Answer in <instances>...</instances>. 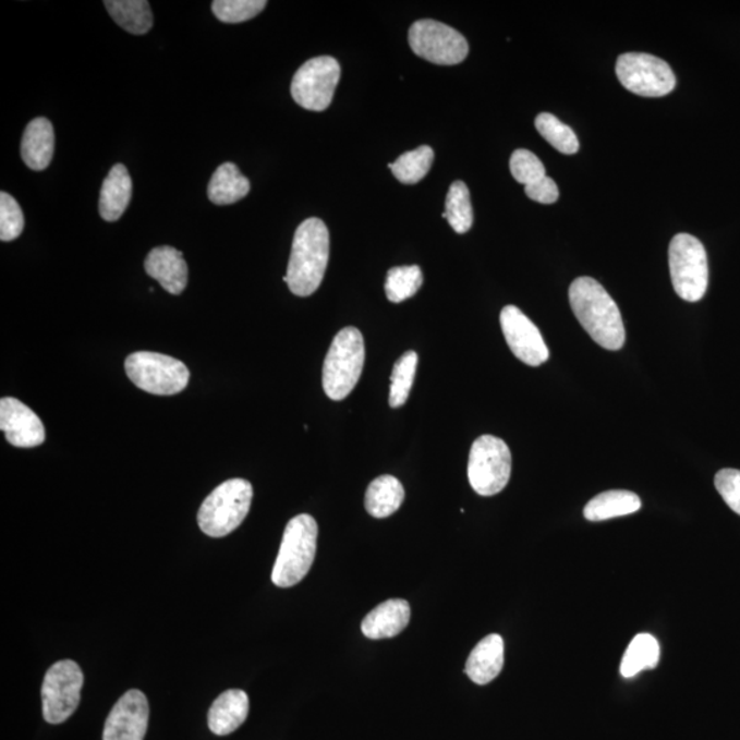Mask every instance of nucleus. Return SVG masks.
Masks as SVG:
<instances>
[{
    "label": "nucleus",
    "instance_id": "f257e3e1",
    "mask_svg": "<svg viewBox=\"0 0 740 740\" xmlns=\"http://www.w3.org/2000/svg\"><path fill=\"white\" fill-rule=\"evenodd\" d=\"M569 302L585 332L606 350H620L626 328L619 306L598 281L579 277L569 287Z\"/></svg>",
    "mask_w": 740,
    "mask_h": 740
},
{
    "label": "nucleus",
    "instance_id": "f03ea898",
    "mask_svg": "<svg viewBox=\"0 0 740 740\" xmlns=\"http://www.w3.org/2000/svg\"><path fill=\"white\" fill-rule=\"evenodd\" d=\"M329 259V232L319 218L298 227L284 281L292 294L311 296L322 286Z\"/></svg>",
    "mask_w": 740,
    "mask_h": 740
},
{
    "label": "nucleus",
    "instance_id": "7ed1b4c3",
    "mask_svg": "<svg viewBox=\"0 0 740 740\" xmlns=\"http://www.w3.org/2000/svg\"><path fill=\"white\" fill-rule=\"evenodd\" d=\"M318 525L308 514L289 521L277 554L271 582L277 587L289 589L306 578L316 558Z\"/></svg>",
    "mask_w": 740,
    "mask_h": 740
},
{
    "label": "nucleus",
    "instance_id": "20e7f679",
    "mask_svg": "<svg viewBox=\"0 0 740 740\" xmlns=\"http://www.w3.org/2000/svg\"><path fill=\"white\" fill-rule=\"evenodd\" d=\"M253 495L252 483L244 478H231L220 484L201 506V531L211 537L232 534L247 518Z\"/></svg>",
    "mask_w": 740,
    "mask_h": 740
},
{
    "label": "nucleus",
    "instance_id": "39448f33",
    "mask_svg": "<svg viewBox=\"0 0 740 740\" xmlns=\"http://www.w3.org/2000/svg\"><path fill=\"white\" fill-rule=\"evenodd\" d=\"M365 364L364 337L354 327L333 338L323 369V387L332 401H343L359 383Z\"/></svg>",
    "mask_w": 740,
    "mask_h": 740
},
{
    "label": "nucleus",
    "instance_id": "423d86ee",
    "mask_svg": "<svg viewBox=\"0 0 740 740\" xmlns=\"http://www.w3.org/2000/svg\"><path fill=\"white\" fill-rule=\"evenodd\" d=\"M669 269L676 294L687 302H699L709 284L707 254L699 239L679 233L669 246Z\"/></svg>",
    "mask_w": 740,
    "mask_h": 740
},
{
    "label": "nucleus",
    "instance_id": "0eeeda50",
    "mask_svg": "<svg viewBox=\"0 0 740 740\" xmlns=\"http://www.w3.org/2000/svg\"><path fill=\"white\" fill-rule=\"evenodd\" d=\"M125 372L133 385L154 396H175L190 383V371L183 362L151 351L128 356Z\"/></svg>",
    "mask_w": 740,
    "mask_h": 740
},
{
    "label": "nucleus",
    "instance_id": "6e6552de",
    "mask_svg": "<svg viewBox=\"0 0 740 740\" xmlns=\"http://www.w3.org/2000/svg\"><path fill=\"white\" fill-rule=\"evenodd\" d=\"M512 475V452L502 439L483 435L472 445L468 478L482 497H493L508 486Z\"/></svg>",
    "mask_w": 740,
    "mask_h": 740
},
{
    "label": "nucleus",
    "instance_id": "1a4fd4ad",
    "mask_svg": "<svg viewBox=\"0 0 740 740\" xmlns=\"http://www.w3.org/2000/svg\"><path fill=\"white\" fill-rule=\"evenodd\" d=\"M84 675L82 668L72 659L52 665L47 670L41 686L43 717L50 724H62L76 712Z\"/></svg>",
    "mask_w": 740,
    "mask_h": 740
},
{
    "label": "nucleus",
    "instance_id": "9d476101",
    "mask_svg": "<svg viewBox=\"0 0 740 740\" xmlns=\"http://www.w3.org/2000/svg\"><path fill=\"white\" fill-rule=\"evenodd\" d=\"M616 73L622 87L639 97H665L676 87L675 73L668 63L644 52H627L620 56Z\"/></svg>",
    "mask_w": 740,
    "mask_h": 740
},
{
    "label": "nucleus",
    "instance_id": "9b49d317",
    "mask_svg": "<svg viewBox=\"0 0 740 740\" xmlns=\"http://www.w3.org/2000/svg\"><path fill=\"white\" fill-rule=\"evenodd\" d=\"M409 45L415 56L436 65H457L470 54L464 36L434 20H420L409 31Z\"/></svg>",
    "mask_w": 740,
    "mask_h": 740
},
{
    "label": "nucleus",
    "instance_id": "f8f14e48",
    "mask_svg": "<svg viewBox=\"0 0 740 740\" xmlns=\"http://www.w3.org/2000/svg\"><path fill=\"white\" fill-rule=\"evenodd\" d=\"M340 80V65L332 57H317L298 69L291 83V95L301 108L324 111L333 99Z\"/></svg>",
    "mask_w": 740,
    "mask_h": 740
},
{
    "label": "nucleus",
    "instance_id": "ddd939ff",
    "mask_svg": "<svg viewBox=\"0 0 740 740\" xmlns=\"http://www.w3.org/2000/svg\"><path fill=\"white\" fill-rule=\"evenodd\" d=\"M500 327L510 350L524 364L541 366L550 356L539 329L519 307H504L500 312Z\"/></svg>",
    "mask_w": 740,
    "mask_h": 740
},
{
    "label": "nucleus",
    "instance_id": "4468645a",
    "mask_svg": "<svg viewBox=\"0 0 740 740\" xmlns=\"http://www.w3.org/2000/svg\"><path fill=\"white\" fill-rule=\"evenodd\" d=\"M150 706L146 695L138 690H130L106 718L104 740H145Z\"/></svg>",
    "mask_w": 740,
    "mask_h": 740
},
{
    "label": "nucleus",
    "instance_id": "2eb2a0df",
    "mask_svg": "<svg viewBox=\"0 0 740 740\" xmlns=\"http://www.w3.org/2000/svg\"><path fill=\"white\" fill-rule=\"evenodd\" d=\"M0 429L10 445L32 449L45 444L46 429L34 410L15 398L0 401Z\"/></svg>",
    "mask_w": 740,
    "mask_h": 740
},
{
    "label": "nucleus",
    "instance_id": "dca6fc26",
    "mask_svg": "<svg viewBox=\"0 0 740 740\" xmlns=\"http://www.w3.org/2000/svg\"><path fill=\"white\" fill-rule=\"evenodd\" d=\"M146 274L172 295H180L189 283V265L174 247L153 248L145 263Z\"/></svg>",
    "mask_w": 740,
    "mask_h": 740
},
{
    "label": "nucleus",
    "instance_id": "f3484780",
    "mask_svg": "<svg viewBox=\"0 0 740 740\" xmlns=\"http://www.w3.org/2000/svg\"><path fill=\"white\" fill-rule=\"evenodd\" d=\"M56 135L54 128L49 120H32L25 128L23 141H21V157L26 167L36 172L50 167L54 156Z\"/></svg>",
    "mask_w": 740,
    "mask_h": 740
},
{
    "label": "nucleus",
    "instance_id": "a211bd4d",
    "mask_svg": "<svg viewBox=\"0 0 740 740\" xmlns=\"http://www.w3.org/2000/svg\"><path fill=\"white\" fill-rule=\"evenodd\" d=\"M505 664V643L498 633L482 639L468 657L465 674L473 683L488 684L497 678Z\"/></svg>",
    "mask_w": 740,
    "mask_h": 740
},
{
    "label": "nucleus",
    "instance_id": "6ab92c4d",
    "mask_svg": "<svg viewBox=\"0 0 740 740\" xmlns=\"http://www.w3.org/2000/svg\"><path fill=\"white\" fill-rule=\"evenodd\" d=\"M250 711L248 695L243 690L222 692L207 715L210 731L218 737L235 732L247 720Z\"/></svg>",
    "mask_w": 740,
    "mask_h": 740
},
{
    "label": "nucleus",
    "instance_id": "aec40b11",
    "mask_svg": "<svg viewBox=\"0 0 740 740\" xmlns=\"http://www.w3.org/2000/svg\"><path fill=\"white\" fill-rule=\"evenodd\" d=\"M410 621V605L404 599H388L369 611L362 621L361 631L366 638L388 639L399 635Z\"/></svg>",
    "mask_w": 740,
    "mask_h": 740
},
{
    "label": "nucleus",
    "instance_id": "412c9836",
    "mask_svg": "<svg viewBox=\"0 0 740 740\" xmlns=\"http://www.w3.org/2000/svg\"><path fill=\"white\" fill-rule=\"evenodd\" d=\"M132 198V179L122 163L111 168L100 190L99 213L105 221L114 222L124 215Z\"/></svg>",
    "mask_w": 740,
    "mask_h": 740
},
{
    "label": "nucleus",
    "instance_id": "4be33fe9",
    "mask_svg": "<svg viewBox=\"0 0 740 740\" xmlns=\"http://www.w3.org/2000/svg\"><path fill=\"white\" fill-rule=\"evenodd\" d=\"M642 508L641 498L626 489H611L596 495L584 508V518L589 521H605L636 513Z\"/></svg>",
    "mask_w": 740,
    "mask_h": 740
},
{
    "label": "nucleus",
    "instance_id": "5701e85b",
    "mask_svg": "<svg viewBox=\"0 0 740 740\" xmlns=\"http://www.w3.org/2000/svg\"><path fill=\"white\" fill-rule=\"evenodd\" d=\"M250 181L241 173L235 163L226 162L211 175L207 196L218 206L232 205L246 198Z\"/></svg>",
    "mask_w": 740,
    "mask_h": 740
},
{
    "label": "nucleus",
    "instance_id": "b1692460",
    "mask_svg": "<svg viewBox=\"0 0 740 740\" xmlns=\"http://www.w3.org/2000/svg\"><path fill=\"white\" fill-rule=\"evenodd\" d=\"M404 488L397 477L385 475L375 478L366 489V512L376 519L390 518L401 508Z\"/></svg>",
    "mask_w": 740,
    "mask_h": 740
},
{
    "label": "nucleus",
    "instance_id": "393cba45",
    "mask_svg": "<svg viewBox=\"0 0 740 740\" xmlns=\"http://www.w3.org/2000/svg\"><path fill=\"white\" fill-rule=\"evenodd\" d=\"M105 7L110 17L132 35H145L153 28L150 3L146 0H106Z\"/></svg>",
    "mask_w": 740,
    "mask_h": 740
},
{
    "label": "nucleus",
    "instance_id": "a878e982",
    "mask_svg": "<svg viewBox=\"0 0 740 740\" xmlns=\"http://www.w3.org/2000/svg\"><path fill=\"white\" fill-rule=\"evenodd\" d=\"M659 663V643L651 633H639L632 639L620 665L622 678L630 679L644 669H654Z\"/></svg>",
    "mask_w": 740,
    "mask_h": 740
},
{
    "label": "nucleus",
    "instance_id": "bb28decb",
    "mask_svg": "<svg viewBox=\"0 0 740 740\" xmlns=\"http://www.w3.org/2000/svg\"><path fill=\"white\" fill-rule=\"evenodd\" d=\"M449 221L450 227L460 235L471 231L473 226V209L471 194L464 181H454L450 185L449 194L446 198V211L444 216Z\"/></svg>",
    "mask_w": 740,
    "mask_h": 740
},
{
    "label": "nucleus",
    "instance_id": "cd10ccee",
    "mask_svg": "<svg viewBox=\"0 0 740 740\" xmlns=\"http://www.w3.org/2000/svg\"><path fill=\"white\" fill-rule=\"evenodd\" d=\"M435 153L429 146L415 148L413 151L402 154L393 163H388V168L396 178L403 184H417L428 174L433 167Z\"/></svg>",
    "mask_w": 740,
    "mask_h": 740
},
{
    "label": "nucleus",
    "instance_id": "c85d7f7f",
    "mask_svg": "<svg viewBox=\"0 0 740 740\" xmlns=\"http://www.w3.org/2000/svg\"><path fill=\"white\" fill-rule=\"evenodd\" d=\"M424 283V276L420 266H398L388 270L386 280V295L392 303L410 300Z\"/></svg>",
    "mask_w": 740,
    "mask_h": 740
},
{
    "label": "nucleus",
    "instance_id": "c756f323",
    "mask_svg": "<svg viewBox=\"0 0 740 740\" xmlns=\"http://www.w3.org/2000/svg\"><path fill=\"white\" fill-rule=\"evenodd\" d=\"M535 126L542 137L550 143L556 150L568 154V156L579 151L577 133L573 132L571 126L558 120L556 116L541 113L536 117Z\"/></svg>",
    "mask_w": 740,
    "mask_h": 740
},
{
    "label": "nucleus",
    "instance_id": "7c9ffc66",
    "mask_svg": "<svg viewBox=\"0 0 740 740\" xmlns=\"http://www.w3.org/2000/svg\"><path fill=\"white\" fill-rule=\"evenodd\" d=\"M418 355L415 351H408L393 365L390 388V407H403L412 391L415 371H417Z\"/></svg>",
    "mask_w": 740,
    "mask_h": 740
},
{
    "label": "nucleus",
    "instance_id": "2f4dec72",
    "mask_svg": "<svg viewBox=\"0 0 740 740\" xmlns=\"http://www.w3.org/2000/svg\"><path fill=\"white\" fill-rule=\"evenodd\" d=\"M266 4L265 0H215L211 10L221 23L241 24L257 17Z\"/></svg>",
    "mask_w": 740,
    "mask_h": 740
},
{
    "label": "nucleus",
    "instance_id": "473e14b6",
    "mask_svg": "<svg viewBox=\"0 0 740 740\" xmlns=\"http://www.w3.org/2000/svg\"><path fill=\"white\" fill-rule=\"evenodd\" d=\"M25 227L24 213L19 202L8 193L0 194V239L12 242L20 238Z\"/></svg>",
    "mask_w": 740,
    "mask_h": 740
},
{
    "label": "nucleus",
    "instance_id": "72a5a7b5",
    "mask_svg": "<svg viewBox=\"0 0 740 740\" xmlns=\"http://www.w3.org/2000/svg\"><path fill=\"white\" fill-rule=\"evenodd\" d=\"M510 172L518 183L524 185L535 183L546 175L545 165L534 153L524 150V148L515 150L510 157Z\"/></svg>",
    "mask_w": 740,
    "mask_h": 740
},
{
    "label": "nucleus",
    "instance_id": "f704fd0d",
    "mask_svg": "<svg viewBox=\"0 0 740 740\" xmlns=\"http://www.w3.org/2000/svg\"><path fill=\"white\" fill-rule=\"evenodd\" d=\"M715 486L724 502L740 515V471L723 470L717 472Z\"/></svg>",
    "mask_w": 740,
    "mask_h": 740
},
{
    "label": "nucleus",
    "instance_id": "c9c22d12",
    "mask_svg": "<svg viewBox=\"0 0 740 740\" xmlns=\"http://www.w3.org/2000/svg\"><path fill=\"white\" fill-rule=\"evenodd\" d=\"M525 194L530 199L539 202L543 205L556 204L560 198V191H558L556 181L548 175L535 181L530 185H525Z\"/></svg>",
    "mask_w": 740,
    "mask_h": 740
}]
</instances>
